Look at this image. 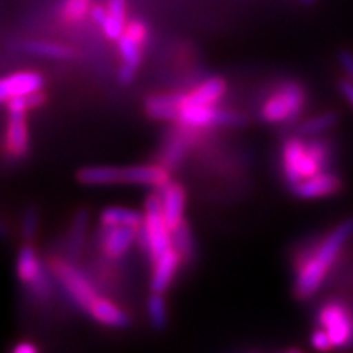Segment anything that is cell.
<instances>
[{
	"label": "cell",
	"instance_id": "obj_1",
	"mask_svg": "<svg viewBox=\"0 0 353 353\" xmlns=\"http://www.w3.org/2000/svg\"><path fill=\"white\" fill-rule=\"evenodd\" d=\"M353 236V218L342 221L327 236L309 250H303L294 262V296L307 299L321 288L339 254Z\"/></svg>",
	"mask_w": 353,
	"mask_h": 353
},
{
	"label": "cell",
	"instance_id": "obj_2",
	"mask_svg": "<svg viewBox=\"0 0 353 353\" xmlns=\"http://www.w3.org/2000/svg\"><path fill=\"white\" fill-rule=\"evenodd\" d=\"M77 180L88 187H105V185H141L161 190L172 182L170 170L159 164H138L126 167L114 165H88L77 172Z\"/></svg>",
	"mask_w": 353,
	"mask_h": 353
},
{
	"label": "cell",
	"instance_id": "obj_3",
	"mask_svg": "<svg viewBox=\"0 0 353 353\" xmlns=\"http://www.w3.org/2000/svg\"><path fill=\"white\" fill-rule=\"evenodd\" d=\"M138 239L148 254L151 263L161 257L172 245V231L162 211L161 195L151 193L144 203V223L139 229Z\"/></svg>",
	"mask_w": 353,
	"mask_h": 353
},
{
	"label": "cell",
	"instance_id": "obj_4",
	"mask_svg": "<svg viewBox=\"0 0 353 353\" xmlns=\"http://www.w3.org/2000/svg\"><path fill=\"white\" fill-rule=\"evenodd\" d=\"M50 270L61 286L65 290V293L72 298V301L82 309L83 312L90 314L97 303L100 301L101 294L92 285L87 275L79 270L74 263L63 257H52L50 260Z\"/></svg>",
	"mask_w": 353,
	"mask_h": 353
},
{
	"label": "cell",
	"instance_id": "obj_5",
	"mask_svg": "<svg viewBox=\"0 0 353 353\" xmlns=\"http://www.w3.org/2000/svg\"><path fill=\"white\" fill-rule=\"evenodd\" d=\"M306 103L304 88L298 82H285L262 105L263 121L286 123L299 117Z\"/></svg>",
	"mask_w": 353,
	"mask_h": 353
},
{
	"label": "cell",
	"instance_id": "obj_6",
	"mask_svg": "<svg viewBox=\"0 0 353 353\" xmlns=\"http://www.w3.org/2000/svg\"><path fill=\"white\" fill-rule=\"evenodd\" d=\"M17 276L23 285L30 286L32 294L39 301H48L52 294L51 278L46 267L39 260L32 242H26L17 255Z\"/></svg>",
	"mask_w": 353,
	"mask_h": 353
},
{
	"label": "cell",
	"instance_id": "obj_7",
	"mask_svg": "<svg viewBox=\"0 0 353 353\" xmlns=\"http://www.w3.org/2000/svg\"><path fill=\"white\" fill-rule=\"evenodd\" d=\"M175 121L187 130H206L214 126L237 125L241 117L229 110L219 108L218 105L182 103L179 99V117Z\"/></svg>",
	"mask_w": 353,
	"mask_h": 353
},
{
	"label": "cell",
	"instance_id": "obj_8",
	"mask_svg": "<svg viewBox=\"0 0 353 353\" xmlns=\"http://www.w3.org/2000/svg\"><path fill=\"white\" fill-rule=\"evenodd\" d=\"M317 324L329 334L334 348L353 347V314L342 303H325L319 309Z\"/></svg>",
	"mask_w": 353,
	"mask_h": 353
},
{
	"label": "cell",
	"instance_id": "obj_9",
	"mask_svg": "<svg viewBox=\"0 0 353 353\" xmlns=\"http://www.w3.org/2000/svg\"><path fill=\"white\" fill-rule=\"evenodd\" d=\"M44 77L33 70H21L0 77V105H6L13 99L43 90Z\"/></svg>",
	"mask_w": 353,
	"mask_h": 353
},
{
	"label": "cell",
	"instance_id": "obj_10",
	"mask_svg": "<svg viewBox=\"0 0 353 353\" xmlns=\"http://www.w3.org/2000/svg\"><path fill=\"white\" fill-rule=\"evenodd\" d=\"M139 231L131 228L123 226H101L100 236V249L105 259L108 260H120L130 252L131 245L138 239Z\"/></svg>",
	"mask_w": 353,
	"mask_h": 353
},
{
	"label": "cell",
	"instance_id": "obj_11",
	"mask_svg": "<svg viewBox=\"0 0 353 353\" xmlns=\"http://www.w3.org/2000/svg\"><path fill=\"white\" fill-rule=\"evenodd\" d=\"M30 131L26 123V114L8 113V121L3 136V151L8 157L21 159L28 154Z\"/></svg>",
	"mask_w": 353,
	"mask_h": 353
},
{
	"label": "cell",
	"instance_id": "obj_12",
	"mask_svg": "<svg viewBox=\"0 0 353 353\" xmlns=\"http://www.w3.org/2000/svg\"><path fill=\"white\" fill-rule=\"evenodd\" d=\"M183 263V257L174 245L167 249L161 257L154 260L152 275H151V293L164 294L170 288L172 281L179 272L180 265Z\"/></svg>",
	"mask_w": 353,
	"mask_h": 353
},
{
	"label": "cell",
	"instance_id": "obj_13",
	"mask_svg": "<svg viewBox=\"0 0 353 353\" xmlns=\"http://www.w3.org/2000/svg\"><path fill=\"white\" fill-rule=\"evenodd\" d=\"M162 201V211H164L165 221L170 231L174 232L176 228L185 221V205H187V192L183 185L176 182H169L165 187L159 190Z\"/></svg>",
	"mask_w": 353,
	"mask_h": 353
},
{
	"label": "cell",
	"instance_id": "obj_14",
	"mask_svg": "<svg viewBox=\"0 0 353 353\" xmlns=\"http://www.w3.org/2000/svg\"><path fill=\"white\" fill-rule=\"evenodd\" d=\"M342 188V182L334 174H317L311 179L303 180L296 187H293V193L301 200H314V198L329 196L337 193Z\"/></svg>",
	"mask_w": 353,
	"mask_h": 353
},
{
	"label": "cell",
	"instance_id": "obj_15",
	"mask_svg": "<svg viewBox=\"0 0 353 353\" xmlns=\"http://www.w3.org/2000/svg\"><path fill=\"white\" fill-rule=\"evenodd\" d=\"M224 94H226V82H224V79L210 77L201 83H198L188 94H179V99L182 103L218 105Z\"/></svg>",
	"mask_w": 353,
	"mask_h": 353
},
{
	"label": "cell",
	"instance_id": "obj_16",
	"mask_svg": "<svg viewBox=\"0 0 353 353\" xmlns=\"http://www.w3.org/2000/svg\"><path fill=\"white\" fill-rule=\"evenodd\" d=\"M306 152V144L301 138L294 136L290 138L283 145V151H281V164H283V174L286 182L291 188L296 187L301 182V176H299V165H301L303 156Z\"/></svg>",
	"mask_w": 353,
	"mask_h": 353
},
{
	"label": "cell",
	"instance_id": "obj_17",
	"mask_svg": "<svg viewBox=\"0 0 353 353\" xmlns=\"http://www.w3.org/2000/svg\"><path fill=\"white\" fill-rule=\"evenodd\" d=\"M20 50L30 56L43 57V59L54 61H69L76 57V51L65 44L54 41H41V39H32L20 44Z\"/></svg>",
	"mask_w": 353,
	"mask_h": 353
},
{
	"label": "cell",
	"instance_id": "obj_18",
	"mask_svg": "<svg viewBox=\"0 0 353 353\" xmlns=\"http://www.w3.org/2000/svg\"><path fill=\"white\" fill-rule=\"evenodd\" d=\"M144 223V213H139L136 210L123 208V206H110V208L103 210L100 214V226L110 228V226H123L131 228L139 231Z\"/></svg>",
	"mask_w": 353,
	"mask_h": 353
},
{
	"label": "cell",
	"instance_id": "obj_19",
	"mask_svg": "<svg viewBox=\"0 0 353 353\" xmlns=\"http://www.w3.org/2000/svg\"><path fill=\"white\" fill-rule=\"evenodd\" d=\"M145 113L159 121H175L179 117V95H151L145 99Z\"/></svg>",
	"mask_w": 353,
	"mask_h": 353
},
{
	"label": "cell",
	"instance_id": "obj_20",
	"mask_svg": "<svg viewBox=\"0 0 353 353\" xmlns=\"http://www.w3.org/2000/svg\"><path fill=\"white\" fill-rule=\"evenodd\" d=\"M107 20L101 32L110 41H118L126 28V0H107Z\"/></svg>",
	"mask_w": 353,
	"mask_h": 353
},
{
	"label": "cell",
	"instance_id": "obj_21",
	"mask_svg": "<svg viewBox=\"0 0 353 353\" xmlns=\"http://www.w3.org/2000/svg\"><path fill=\"white\" fill-rule=\"evenodd\" d=\"M88 221H90V218H88L87 210H79L76 216H74L72 226H70L68 237V249L72 255H77L82 250L88 231Z\"/></svg>",
	"mask_w": 353,
	"mask_h": 353
},
{
	"label": "cell",
	"instance_id": "obj_22",
	"mask_svg": "<svg viewBox=\"0 0 353 353\" xmlns=\"http://www.w3.org/2000/svg\"><path fill=\"white\" fill-rule=\"evenodd\" d=\"M339 123V114L335 112H325L317 114L314 118H309L299 126V136H316L334 128Z\"/></svg>",
	"mask_w": 353,
	"mask_h": 353
},
{
	"label": "cell",
	"instance_id": "obj_23",
	"mask_svg": "<svg viewBox=\"0 0 353 353\" xmlns=\"http://www.w3.org/2000/svg\"><path fill=\"white\" fill-rule=\"evenodd\" d=\"M148 316L151 321L152 327L162 330L169 324V316H167V304L162 293H151L148 299Z\"/></svg>",
	"mask_w": 353,
	"mask_h": 353
},
{
	"label": "cell",
	"instance_id": "obj_24",
	"mask_svg": "<svg viewBox=\"0 0 353 353\" xmlns=\"http://www.w3.org/2000/svg\"><path fill=\"white\" fill-rule=\"evenodd\" d=\"M44 103H46V94H44L43 90H39V92H34V94L19 97V99H13L8 101V103H6V107H7L8 113L26 114V113L33 112V110L43 107Z\"/></svg>",
	"mask_w": 353,
	"mask_h": 353
},
{
	"label": "cell",
	"instance_id": "obj_25",
	"mask_svg": "<svg viewBox=\"0 0 353 353\" xmlns=\"http://www.w3.org/2000/svg\"><path fill=\"white\" fill-rule=\"evenodd\" d=\"M90 0H64L61 7V19L65 23H79L90 13Z\"/></svg>",
	"mask_w": 353,
	"mask_h": 353
},
{
	"label": "cell",
	"instance_id": "obj_26",
	"mask_svg": "<svg viewBox=\"0 0 353 353\" xmlns=\"http://www.w3.org/2000/svg\"><path fill=\"white\" fill-rule=\"evenodd\" d=\"M172 244H174L176 250H179L183 260L190 259L193 252H195V242H193L192 231H190L188 224L185 223V221L174 232H172Z\"/></svg>",
	"mask_w": 353,
	"mask_h": 353
},
{
	"label": "cell",
	"instance_id": "obj_27",
	"mask_svg": "<svg viewBox=\"0 0 353 353\" xmlns=\"http://www.w3.org/2000/svg\"><path fill=\"white\" fill-rule=\"evenodd\" d=\"M185 152H187V141L183 138H174L165 145L164 151H162L161 164L172 170L183 161Z\"/></svg>",
	"mask_w": 353,
	"mask_h": 353
},
{
	"label": "cell",
	"instance_id": "obj_28",
	"mask_svg": "<svg viewBox=\"0 0 353 353\" xmlns=\"http://www.w3.org/2000/svg\"><path fill=\"white\" fill-rule=\"evenodd\" d=\"M39 228V211L34 208V206H28L25 208L23 216H21L20 221V231H21V237L26 242H32L37 236Z\"/></svg>",
	"mask_w": 353,
	"mask_h": 353
},
{
	"label": "cell",
	"instance_id": "obj_29",
	"mask_svg": "<svg viewBox=\"0 0 353 353\" xmlns=\"http://www.w3.org/2000/svg\"><path fill=\"white\" fill-rule=\"evenodd\" d=\"M123 34H126V37H130L131 39H134L136 43L144 46L149 39V28L143 20H131L126 23V28Z\"/></svg>",
	"mask_w": 353,
	"mask_h": 353
},
{
	"label": "cell",
	"instance_id": "obj_30",
	"mask_svg": "<svg viewBox=\"0 0 353 353\" xmlns=\"http://www.w3.org/2000/svg\"><path fill=\"white\" fill-rule=\"evenodd\" d=\"M311 345L319 352L332 350V348H334V343H332V341H330L329 334L325 332L324 329L316 330V332L311 335Z\"/></svg>",
	"mask_w": 353,
	"mask_h": 353
},
{
	"label": "cell",
	"instance_id": "obj_31",
	"mask_svg": "<svg viewBox=\"0 0 353 353\" xmlns=\"http://www.w3.org/2000/svg\"><path fill=\"white\" fill-rule=\"evenodd\" d=\"M337 59H339V64H341V68L343 69V72H345L347 79H350L353 82V52L348 50L339 51Z\"/></svg>",
	"mask_w": 353,
	"mask_h": 353
},
{
	"label": "cell",
	"instance_id": "obj_32",
	"mask_svg": "<svg viewBox=\"0 0 353 353\" xmlns=\"http://www.w3.org/2000/svg\"><path fill=\"white\" fill-rule=\"evenodd\" d=\"M107 6H101V3H95V6H92L90 7V13H88V15H90V19H92V21H94V23L97 25V26H103V23H105V20H107Z\"/></svg>",
	"mask_w": 353,
	"mask_h": 353
},
{
	"label": "cell",
	"instance_id": "obj_33",
	"mask_svg": "<svg viewBox=\"0 0 353 353\" xmlns=\"http://www.w3.org/2000/svg\"><path fill=\"white\" fill-rule=\"evenodd\" d=\"M339 90L345 97V100L353 107V82L350 79H341L339 81Z\"/></svg>",
	"mask_w": 353,
	"mask_h": 353
},
{
	"label": "cell",
	"instance_id": "obj_34",
	"mask_svg": "<svg viewBox=\"0 0 353 353\" xmlns=\"http://www.w3.org/2000/svg\"><path fill=\"white\" fill-rule=\"evenodd\" d=\"M13 353H37L38 347L33 345L32 342H20L19 345H15L12 348Z\"/></svg>",
	"mask_w": 353,
	"mask_h": 353
},
{
	"label": "cell",
	"instance_id": "obj_35",
	"mask_svg": "<svg viewBox=\"0 0 353 353\" xmlns=\"http://www.w3.org/2000/svg\"><path fill=\"white\" fill-rule=\"evenodd\" d=\"M7 236V228L6 224H3V221L0 219V237H6Z\"/></svg>",
	"mask_w": 353,
	"mask_h": 353
},
{
	"label": "cell",
	"instance_id": "obj_36",
	"mask_svg": "<svg viewBox=\"0 0 353 353\" xmlns=\"http://www.w3.org/2000/svg\"><path fill=\"white\" fill-rule=\"evenodd\" d=\"M299 3H301L303 7H312L316 3V0H299Z\"/></svg>",
	"mask_w": 353,
	"mask_h": 353
}]
</instances>
